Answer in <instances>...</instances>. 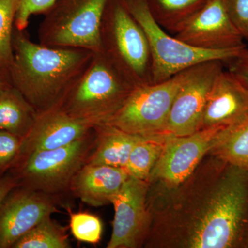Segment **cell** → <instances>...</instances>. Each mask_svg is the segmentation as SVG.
<instances>
[{"label": "cell", "instance_id": "13", "mask_svg": "<svg viewBox=\"0 0 248 248\" xmlns=\"http://www.w3.org/2000/svg\"><path fill=\"white\" fill-rule=\"evenodd\" d=\"M174 36L195 48L213 51L246 46L244 36L232 22L223 0H208Z\"/></svg>", "mask_w": 248, "mask_h": 248}, {"label": "cell", "instance_id": "12", "mask_svg": "<svg viewBox=\"0 0 248 248\" xmlns=\"http://www.w3.org/2000/svg\"><path fill=\"white\" fill-rule=\"evenodd\" d=\"M59 202V197L40 191L15 187L0 203V248H12L37 223L58 212Z\"/></svg>", "mask_w": 248, "mask_h": 248}, {"label": "cell", "instance_id": "27", "mask_svg": "<svg viewBox=\"0 0 248 248\" xmlns=\"http://www.w3.org/2000/svg\"><path fill=\"white\" fill-rule=\"evenodd\" d=\"M227 13L241 32L248 40V0H223Z\"/></svg>", "mask_w": 248, "mask_h": 248}, {"label": "cell", "instance_id": "26", "mask_svg": "<svg viewBox=\"0 0 248 248\" xmlns=\"http://www.w3.org/2000/svg\"><path fill=\"white\" fill-rule=\"evenodd\" d=\"M56 0H19V7L16 16L15 27L24 31L29 25L32 15L45 14Z\"/></svg>", "mask_w": 248, "mask_h": 248}, {"label": "cell", "instance_id": "9", "mask_svg": "<svg viewBox=\"0 0 248 248\" xmlns=\"http://www.w3.org/2000/svg\"><path fill=\"white\" fill-rule=\"evenodd\" d=\"M223 63L221 60H208L191 67L160 135L185 136L200 130L209 94L223 70Z\"/></svg>", "mask_w": 248, "mask_h": 248}, {"label": "cell", "instance_id": "15", "mask_svg": "<svg viewBox=\"0 0 248 248\" xmlns=\"http://www.w3.org/2000/svg\"><path fill=\"white\" fill-rule=\"evenodd\" d=\"M247 115L248 83L235 72L223 70L209 94L200 130L226 127Z\"/></svg>", "mask_w": 248, "mask_h": 248}, {"label": "cell", "instance_id": "22", "mask_svg": "<svg viewBox=\"0 0 248 248\" xmlns=\"http://www.w3.org/2000/svg\"><path fill=\"white\" fill-rule=\"evenodd\" d=\"M68 235L65 227L46 217L15 243L12 248H68Z\"/></svg>", "mask_w": 248, "mask_h": 248}, {"label": "cell", "instance_id": "11", "mask_svg": "<svg viewBox=\"0 0 248 248\" xmlns=\"http://www.w3.org/2000/svg\"><path fill=\"white\" fill-rule=\"evenodd\" d=\"M149 185L148 181L128 176L112 197L110 204L115 215L107 248H143L149 226L147 206Z\"/></svg>", "mask_w": 248, "mask_h": 248}, {"label": "cell", "instance_id": "3", "mask_svg": "<svg viewBox=\"0 0 248 248\" xmlns=\"http://www.w3.org/2000/svg\"><path fill=\"white\" fill-rule=\"evenodd\" d=\"M135 89L102 52H97L56 108L94 126L110 120Z\"/></svg>", "mask_w": 248, "mask_h": 248}, {"label": "cell", "instance_id": "6", "mask_svg": "<svg viewBox=\"0 0 248 248\" xmlns=\"http://www.w3.org/2000/svg\"><path fill=\"white\" fill-rule=\"evenodd\" d=\"M95 143L93 128L66 146L33 153L10 170L18 186L59 197L69 192L77 172L87 161Z\"/></svg>", "mask_w": 248, "mask_h": 248}, {"label": "cell", "instance_id": "30", "mask_svg": "<svg viewBox=\"0 0 248 248\" xmlns=\"http://www.w3.org/2000/svg\"><path fill=\"white\" fill-rule=\"evenodd\" d=\"M10 81L9 72L0 67V88Z\"/></svg>", "mask_w": 248, "mask_h": 248}, {"label": "cell", "instance_id": "17", "mask_svg": "<svg viewBox=\"0 0 248 248\" xmlns=\"http://www.w3.org/2000/svg\"><path fill=\"white\" fill-rule=\"evenodd\" d=\"M95 143L86 164L125 169L135 145L143 137L107 124L94 125Z\"/></svg>", "mask_w": 248, "mask_h": 248}, {"label": "cell", "instance_id": "8", "mask_svg": "<svg viewBox=\"0 0 248 248\" xmlns=\"http://www.w3.org/2000/svg\"><path fill=\"white\" fill-rule=\"evenodd\" d=\"M190 68L162 82L134 89L120 110L104 124L138 136L160 135Z\"/></svg>", "mask_w": 248, "mask_h": 248}, {"label": "cell", "instance_id": "29", "mask_svg": "<svg viewBox=\"0 0 248 248\" xmlns=\"http://www.w3.org/2000/svg\"><path fill=\"white\" fill-rule=\"evenodd\" d=\"M17 186V180L10 172L6 173L4 177L1 178L0 179V203L10 191Z\"/></svg>", "mask_w": 248, "mask_h": 248}, {"label": "cell", "instance_id": "16", "mask_svg": "<svg viewBox=\"0 0 248 248\" xmlns=\"http://www.w3.org/2000/svg\"><path fill=\"white\" fill-rule=\"evenodd\" d=\"M124 169L85 164L72 179L69 192L91 206L110 204L128 177Z\"/></svg>", "mask_w": 248, "mask_h": 248}, {"label": "cell", "instance_id": "25", "mask_svg": "<svg viewBox=\"0 0 248 248\" xmlns=\"http://www.w3.org/2000/svg\"><path fill=\"white\" fill-rule=\"evenodd\" d=\"M22 138L0 130V179L12 168L20 148Z\"/></svg>", "mask_w": 248, "mask_h": 248}, {"label": "cell", "instance_id": "10", "mask_svg": "<svg viewBox=\"0 0 248 248\" xmlns=\"http://www.w3.org/2000/svg\"><path fill=\"white\" fill-rule=\"evenodd\" d=\"M223 126L204 128L185 136H169L148 179L166 188L184 182L208 154Z\"/></svg>", "mask_w": 248, "mask_h": 248}, {"label": "cell", "instance_id": "21", "mask_svg": "<svg viewBox=\"0 0 248 248\" xmlns=\"http://www.w3.org/2000/svg\"><path fill=\"white\" fill-rule=\"evenodd\" d=\"M167 135L143 137L135 145L125 167L129 176L148 181L159 160L168 139Z\"/></svg>", "mask_w": 248, "mask_h": 248}, {"label": "cell", "instance_id": "7", "mask_svg": "<svg viewBox=\"0 0 248 248\" xmlns=\"http://www.w3.org/2000/svg\"><path fill=\"white\" fill-rule=\"evenodd\" d=\"M108 0H56L39 27L42 45L101 51L100 27Z\"/></svg>", "mask_w": 248, "mask_h": 248}, {"label": "cell", "instance_id": "23", "mask_svg": "<svg viewBox=\"0 0 248 248\" xmlns=\"http://www.w3.org/2000/svg\"><path fill=\"white\" fill-rule=\"evenodd\" d=\"M19 0H0V67L9 72L14 60L13 35Z\"/></svg>", "mask_w": 248, "mask_h": 248}, {"label": "cell", "instance_id": "18", "mask_svg": "<svg viewBox=\"0 0 248 248\" xmlns=\"http://www.w3.org/2000/svg\"><path fill=\"white\" fill-rule=\"evenodd\" d=\"M38 112L11 82L0 88V130L23 138L30 131Z\"/></svg>", "mask_w": 248, "mask_h": 248}, {"label": "cell", "instance_id": "5", "mask_svg": "<svg viewBox=\"0 0 248 248\" xmlns=\"http://www.w3.org/2000/svg\"><path fill=\"white\" fill-rule=\"evenodd\" d=\"M129 11L140 24L149 44L153 84L162 82L208 60L230 62L242 53L246 46L230 50H202L187 45L166 32L153 17L146 0H125Z\"/></svg>", "mask_w": 248, "mask_h": 248}, {"label": "cell", "instance_id": "28", "mask_svg": "<svg viewBox=\"0 0 248 248\" xmlns=\"http://www.w3.org/2000/svg\"><path fill=\"white\" fill-rule=\"evenodd\" d=\"M231 71L239 74L248 83V48L242 52L237 58L228 62Z\"/></svg>", "mask_w": 248, "mask_h": 248}, {"label": "cell", "instance_id": "2", "mask_svg": "<svg viewBox=\"0 0 248 248\" xmlns=\"http://www.w3.org/2000/svg\"><path fill=\"white\" fill-rule=\"evenodd\" d=\"M13 49L10 81L38 113L58 107L68 90L87 69L94 54L86 49L35 43L24 31L16 27Z\"/></svg>", "mask_w": 248, "mask_h": 248}, {"label": "cell", "instance_id": "14", "mask_svg": "<svg viewBox=\"0 0 248 248\" xmlns=\"http://www.w3.org/2000/svg\"><path fill=\"white\" fill-rule=\"evenodd\" d=\"M94 127L72 118L56 108L40 112L30 131L22 139L12 168L33 153L66 146L84 137Z\"/></svg>", "mask_w": 248, "mask_h": 248}, {"label": "cell", "instance_id": "20", "mask_svg": "<svg viewBox=\"0 0 248 248\" xmlns=\"http://www.w3.org/2000/svg\"><path fill=\"white\" fill-rule=\"evenodd\" d=\"M156 23L176 35L208 0H146Z\"/></svg>", "mask_w": 248, "mask_h": 248}, {"label": "cell", "instance_id": "1", "mask_svg": "<svg viewBox=\"0 0 248 248\" xmlns=\"http://www.w3.org/2000/svg\"><path fill=\"white\" fill-rule=\"evenodd\" d=\"M149 184L143 248H248V170L208 154L176 187Z\"/></svg>", "mask_w": 248, "mask_h": 248}, {"label": "cell", "instance_id": "19", "mask_svg": "<svg viewBox=\"0 0 248 248\" xmlns=\"http://www.w3.org/2000/svg\"><path fill=\"white\" fill-rule=\"evenodd\" d=\"M208 154L248 170V115L222 128Z\"/></svg>", "mask_w": 248, "mask_h": 248}, {"label": "cell", "instance_id": "24", "mask_svg": "<svg viewBox=\"0 0 248 248\" xmlns=\"http://www.w3.org/2000/svg\"><path fill=\"white\" fill-rule=\"evenodd\" d=\"M70 216V228L72 234L78 241L97 244L102 238L103 224L96 215L85 212L73 213L68 209Z\"/></svg>", "mask_w": 248, "mask_h": 248}, {"label": "cell", "instance_id": "4", "mask_svg": "<svg viewBox=\"0 0 248 248\" xmlns=\"http://www.w3.org/2000/svg\"><path fill=\"white\" fill-rule=\"evenodd\" d=\"M99 36L100 52L135 89L153 84L149 44L125 0H108Z\"/></svg>", "mask_w": 248, "mask_h": 248}]
</instances>
